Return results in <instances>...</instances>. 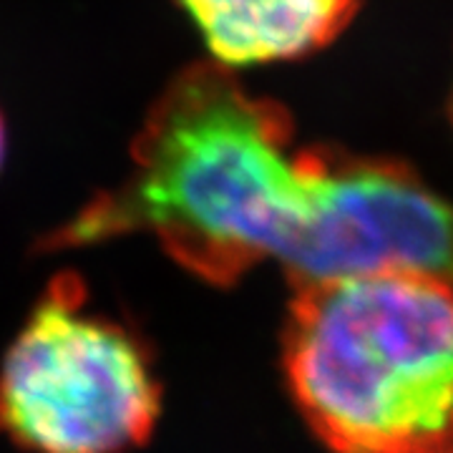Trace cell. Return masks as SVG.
Masks as SVG:
<instances>
[{
	"label": "cell",
	"instance_id": "6da1fadb",
	"mask_svg": "<svg viewBox=\"0 0 453 453\" xmlns=\"http://www.w3.org/2000/svg\"><path fill=\"white\" fill-rule=\"evenodd\" d=\"M315 149L292 146V119L252 96L222 64L181 71L151 106L131 169L50 232L43 250L154 234L189 273L232 285L282 257L312 199Z\"/></svg>",
	"mask_w": 453,
	"mask_h": 453
},
{
	"label": "cell",
	"instance_id": "7a4b0ae2",
	"mask_svg": "<svg viewBox=\"0 0 453 453\" xmlns=\"http://www.w3.org/2000/svg\"><path fill=\"white\" fill-rule=\"evenodd\" d=\"M282 363L333 453H453V280L380 273L300 285Z\"/></svg>",
	"mask_w": 453,
	"mask_h": 453
},
{
	"label": "cell",
	"instance_id": "3957f363",
	"mask_svg": "<svg viewBox=\"0 0 453 453\" xmlns=\"http://www.w3.org/2000/svg\"><path fill=\"white\" fill-rule=\"evenodd\" d=\"M159 413L142 340L56 277L0 363V434L31 453H131Z\"/></svg>",
	"mask_w": 453,
	"mask_h": 453
},
{
	"label": "cell",
	"instance_id": "277c9868",
	"mask_svg": "<svg viewBox=\"0 0 453 453\" xmlns=\"http://www.w3.org/2000/svg\"><path fill=\"white\" fill-rule=\"evenodd\" d=\"M280 262L295 288L380 273L453 280V207L405 164L315 149L310 214Z\"/></svg>",
	"mask_w": 453,
	"mask_h": 453
},
{
	"label": "cell",
	"instance_id": "5b68a950",
	"mask_svg": "<svg viewBox=\"0 0 453 453\" xmlns=\"http://www.w3.org/2000/svg\"><path fill=\"white\" fill-rule=\"evenodd\" d=\"M222 65L290 61L335 41L360 0H179Z\"/></svg>",
	"mask_w": 453,
	"mask_h": 453
},
{
	"label": "cell",
	"instance_id": "8992f818",
	"mask_svg": "<svg viewBox=\"0 0 453 453\" xmlns=\"http://www.w3.org/2000/svg\"><path fill=\"white\" fill-rule=\"evenodd\" d=\"M3 154H5V127H3V119H0V164H3Z\"/></svg>",
	"mask_w": 453,
	"mask_h": 453
},
{
	"label": "cell",
	"instance_id": "52a82bcc",
	"mask_svg": "<svg viewBox=\"0 0 453 453\" xmlns=\"http://www.w3.org/2000/svg\"><path fill=\"white\" fill-rule=\"evenodd\" d=\"M451 116H453V101H451Z\"/></svg>",
	"mask_w": 453,
	"mask_h": 453
}]
</instances>
